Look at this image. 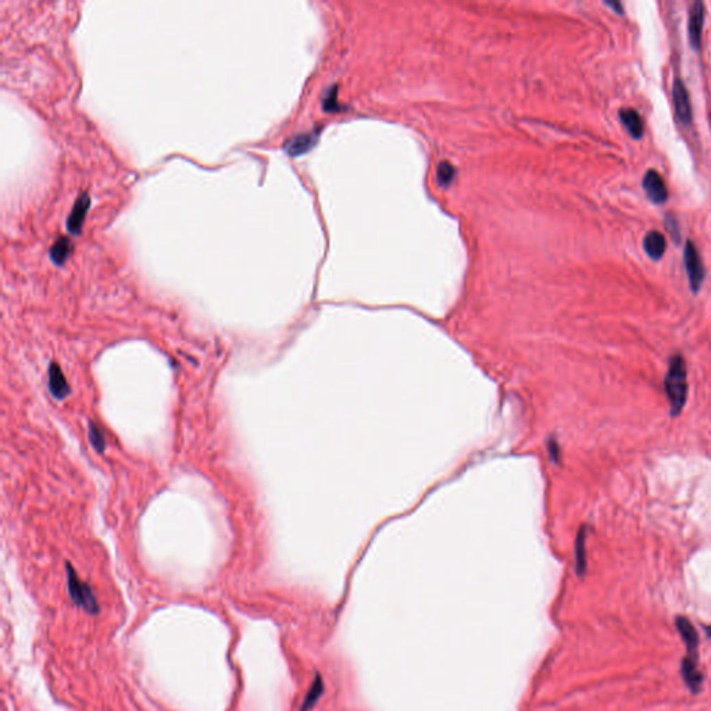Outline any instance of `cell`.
I'll use <instances>...</instances> for the list:
<instances>
[{"label": "cell", "mask_w": 711, "mask_h": 711, "mask_svg": "<svg viewBox=\"0 0 711 711\" xmlns=\"http://www.w3.org/2000/svg\"><path fill=\"white\" fill-rule=\"evenodd\" d=\"M703 23H704V5L701 2H695L689 10V20H688V35L690 45L695 50L700 49L701 43V32H703Z\"/></svg>", "instance_id": "8992f818"}, {"label": "cell", "mask_w": 711, "mask_h": 711, "mask_svg": "<svg viewBox=\"0 0 711 711\" xmlns=\"http://www.w3.org/2000/svg\"><path fill=\"white\" fill-rule=\"evenodd\" d=\"M66 571H67L69 594H70L71 601L78 607L84 609L86 613L97 614L100 607H99V603L93 595L91 586L78 578V575L75 574V571L70 563H66Z\"/></svg>", "instance_id": "7a4b0ae2"}, {"label": "cell", "mask_w": 711, "mask_h": 711, "mask_svg": "<svg viewBox=\"0 0 711 711\" xmlns=\"http://www.w3.org/2000/svg\"><path fill=\"white\" fill-rule=\"evenodd\" d=\"M666 221H668V222H666V226H668V228H670V232H671V235H673L674 241H675V242H678V241H679V240H678V238H679V229H678V226H677V222H675L674 220H671V217H667V218H666Z\"/></svg>", "instance_id": "d6986e66"}, {"label": "cell", "mask_w": 711, "mask_h": 711, "mask_svg": "<svg viewBox=\"0 0 711 711\" xmlns=\"http://www.w3.org/2000/svg\"><path fill=\"white\" fill-rule=\"evenodd\" d=\"M666 238L657 231H650L643 241V249L651 260H660L666 253Z\"/></svg>", "instance_id": "30bf717a"}, {"label": "cell", "mask_w": 711, "mask_h": 711, "mask_svg": "<svg viewBox=\"0 0 711 711\" xmlns=\"http://www.w3.org/2000/svg\"><path fill=\"white\" fill-rule=\"evenodd\" d=\"M684 263H685L690 288H692L693 293H697L703 285V281L706 277V270H704L701 257L692 241H688L685 245Z\"/></svg>", "instance_id": "3957f363"}, {"label": "cell", "mask_w": 711, "mask_h": 711, "mask_svg": "<svg viewBox=\"0 0 711 711\" xmlns=\"http://www.w3.org/2000/svg\"><path fill=\"white\" fill-rule=\"evenodd\" d=\"M323 692H324L323 679H321V677H320V675H317V677H316V679H314V682H313V685H312V688H310V690H309V693H307V695H306V697H305V701H303V704H302L301 711H310V710H312V707L317 703V700H318V699H320V696L323 695Z\"/></svg>", "instance_id": "9a60e30c"}, {"label": "cell", "mask_w": 711, "mask_h": 711, "mask_svg": "<svg viewBox=\"0 0 711 711\" xmlns=\"http://www.w3.org/2000/svg\"><path fill=\"white\" fill-rule=\"evenodd\" d=\"M664 389L670 401L671 414L673 416H678L682 411L688 397L686 363L681 354L673 356L670 360L668 371L664 380Z\"/></svg>", "instance_id": "6da1fadb"}, {"label": "cell", "mask_w": 711, "mask_h": 711, "mask_svg": "<svg viewBox=\"0 0 711 711\" xmlns=\"http://www.w3.org/2000/svg\"><path fill=\"white\" fill-rule=\"evenodd\" d=\"M677 628L684 639V642L686 643V649H688V655L686 657L692 659V660H697V646H699V636H697V632L696 629L693 628V625L690 624V621H688L686 618L684 617H677Z\"/></svg>", "instance_id": "9c48e42d"}, {"label": "cell", "mask_w": 711, "mask_h": 711, "mask_svg": "<svg viewBox=\"0 0 711 711\" xmlns=\"http://www.w3.org/2000/svg\"><path fill=\"white\" fill-rule=\"evenodd\" d=\"M673 100H674L675 113H677V117L679 118V121L682 124H689L692 121V107H690V102H689V93H688L685 84L679 78L674 80Z\"/></svg>", "instance_id": "5b68a950"}, {"label": "cell", "mask_w": 711, "mask_h": 711, "mask_svg": "<svg viewBox=\"0 0 711 711\" xmlns=\"http://www.w3.org/2000/svg\"><path fill=\"white\" fill-rule=\"evenodd\" d=\"M317 141L316 134H303L292 138L285 143V150L290 156H299L307 150H310Z\"/></svg>", "instance_id": "7c38bea8"}, {"label": "cell", "mask_w": 711, "mask_h": 711, "mask_svg": "<svg viewBox=\"0 0 711 711\" xmlns=\"http://www.w3.org/2000/svg\"><path fill=\"white\" fill-rule=\"evenodd\" d=\"M71 242L70 240L67 238H60L57 242H54V245L51 246L50 249V259L53 260V263L62 266L70 256L71 253Z\"/></svg>", "instance_id": "5bb4252c"}, {"label": "cell", "mask_w": 711, "mask_h": 711, "mask_svg": "<svg viewBox=\"0 0 711 711\" xmlns=\"http://www.w3.org/2000/svg\"><path fill=\"white\" fill-rule=\"evenodd\" d=\"M682 677H684V681L686 682L688 688L692 690V692H699L700 688H701V674L697 668V662L696 660H690L688 657L684 659L682 662Z\"/></svg>", "instance_id": "4fadbf2b"}, {"label": "cell", "mask_w": 711, "mask_h": 711, "mask_svg": "<svg viewBox=\"0 0 711 711\" xmlns=\"http://www.w3.org/2000/svg\"><path fill=\"white\" fill-rule=\"evenodd\" d=\"M620 120L629 132V135L633 139H640L643 137V120L640 114L633 108H621L620 110Z\"/></svg>", "instance_id": "8fae6325"}, {"label": "cell", "mask_w": 711, "mask_h": 711, "mask_svg": "<svg viewBox=\"0 0 711 711\" xmlns=\"http://www.w3.org/2000/svg\"><path fill=\"white\" fill-rule=\"evenodd\" d=\"M438 175H439V180L442 184L445 183H450L452 178H453V167L450 164H441L439 170H438Z\"/></svg>", "instance_id": "ac0fdd59"}, {"label": "cell", "mask_w": 711, "mask_h": 711, "mask_svg": "<svg viewBox=\"0 0 711 711\" xmlns=\"http://www.w3.org/2000/svg\"><path fill=\"white\" fill-rule=\"evenodd\" d=\"M89 206H91V198L88 194H81L71 210V214L67 220V229L74 233V235H78L81 232V228H82V224H84V220L86 217V213L89 210Z\"/></svg>", "instance_id": "ba28073f"}, {"label": "cell", "mask_w": 711, "mask_h": 711, "mask_svg": "<svg viewBox=\"0 0 711 711\" xmlns=\"http://www.w3.org/2000/svg\"><path fill=\"white\" fill-rule=\"evenodd\" d=\"M49 389H50V393L53 395V397L57 400H63L71 392L70 385H69L60 366L54 362L49 367Z\"/></svg>", "instance_id": "52a82bcc"}, {"label": "cell", "mask_w": 711, "mask_h": 711, "mask_svg": "<svg viewBox=\"0 0 711 711\" xmlns=\"http://www.w3.org/2000/svg\"><path fill=\"white\" fill-rule=\"evenodd\" d=\"M88 436H89V442L95 447V450L99 452V453H103L104 447H106V441H104V436H103L102 431L93 423L89 424V434H88Z\"/></svg>", "instance_id": "e0dca14e"}, {"label": "cell", "mask_w": 711, "mask_h": 711, "mask_svg": "<svg viewBox=\"0 0 711 711\" xmlns=\"http://www.w3.org/2000/svg\"><path fill=\"white\" fill-rule=\"evenodd\" d=\"M605 5L611 8L617 14H624V8L620 2H605Z\"/></svg>", "instance_id": "ffe728a7"}, {"label": "cell", "mask_w": 711, "mask_h": 711, "mask_svg": "<svg viewBox=\"0 0 711 711\" xmlns=\"http://www.w3.org/2000/svg\"><path fill=\"white\" fill-rule=\"evenodd\" d=\"M575 556H576V570L578 574H583L586 570V557H585V529H581L576 537V546H575Z\"/></svg>", "instance_id": "2e32d148"}, {"label": "cell", "mask_w": 711, "mask_h": 711, "mask_svg": "<svg viewBox=\"0 0 711 711\" xmlns=\"http://www.w3.org/2000/svg\"><path fill=\"white\" fill-rule=\"evenodd\" d=\"M642 185H643V189H644L647 198L653 203L663 205L667 202V199H668L667 187L663 181L662 175L656 170H649L644 174Z\"/></svg>", "instance_id": "277c9868"}]
</instances>
